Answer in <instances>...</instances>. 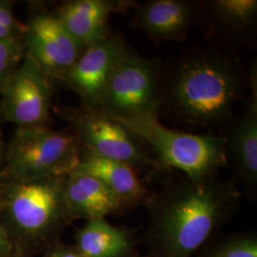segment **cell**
I'll return each mask as SVG.
<instances>
[{
  "label": "cell",
  "mask_w": 257,
  "mask_h": 257,
  "mask_svg": "<svg viewBox=\"0 0 257 257\" xmlns=\"http://www.w3.org/2000/svg\"><path fill=\"white\" fill-rule=\"evenodd\" d=\"M161 116L192 130L221 134L246 100L248 68L237 54L191 46L162 64Z\"/></svg>",
  "instance_id": "1"
},
{
  "label": "cell",
  "mask_w": 257,
  "mask_h": 257,
  "mask_svg": "<svg viewBox=\"0 0 257 257\" xmlns=\"http://www.w3.org/2000/svg\"><path fill=\"white\" fill-rule=\"evenodd\" d=\"M234 180L219 175L203 180L175 178L150 195L147 257H192L238 209Z\"/></svg>",
  "instance_id": "2"
},
{
  "label": "cell",
  "mask_w": 257,
  "mask_h": 257,
  "mask_svg": "<svg viewBox=\"0 0 257 257\" xmlns=\"http://www.w3.org/2000/svg\"><path fill=\"white\" fill-rule=\"evenodd\" d=\"M66 177L29 182L0 178V215L16 252L29 257L54 246L74 222L65 201Z\"/></svg>",
  "instance_id": "3"
},
{
  "label": "cell",
  "mask_w": 257,
  "mask_h": 257,
  "mask_svg": "<svg viewBox=\"0 0 257 257\" xmlns=\"http://www.w3.org/2000/svg\"><path fill=\"white\" fill-rule=\"evenodd\" d=\"M125 125L143 141L161 171L174 169L193 180H203L229 166L226 139L221 134L167 128L159 120Z\"/></svg>",
  "instance_id": "4"
},
{
  "label": "cell",
  "mask_w": 257,
  "mask_h": 257,
  "mask_svg": "<svg viewBox=\"0 0 257 257\" xmlns=\"http://www.w3.org/2000/svg\"><path fill=\"white\" fill-rule=\"evenodd\" d=\"M80 162V144L71 131L17 128L5 152L0 178L19 182L71 175Z\"/></svg>",
  "instance_id": "5"
},
{
  "label": "cell",
  "mask_w": 257,
  "mask_h": 257,
  "mask_svg": "<svg viewBox=\"0 0 257 257\" xmlns=\"http://www.w3.org/2000/svg\"><path fill=\"white\" fill-rule=\"evenodd\" d=\"M161 74L162 63L159 59L131 52L114 67L96 110L124 124L159 120Z\"/></svg>",
  "instance_id": "6"
},
{
  "label": "cell",
  "mask_w": 257,
  "mask_h": 257,
  "mask_svg": "<svg viewBox=\"0 0 257 257\" xmlns=\"http://www.w3.org/2000/svg\"><path fill=\"white\" fill-rule=\"evenodd\" d=\"M53 110L70 126L80 148L92 155L127 163L138 173L161 172L146 145L131 128L101 110L56 104Z\"/></svg>",
  "instance_id": "7"
},
{
  "label": "cell",
  "mask_w": 257,
  "mask_h": 257,
  "mask_svg": "<svg viewBox=\"0 0 257 257\" xmlns=\"http://www.w3.org/2000/svg\"><path fill=\"white\" fill-rule=\"evenodd\" d=\"M22 43L25 54L37 61L55 87L84 51L54 10L48 9L40 2L30 4Z\"/></svg>",
  "instance_id": "8"
},
{
  "label": "cell",
  "mask_w": 257,
  "mask_h": 257,
  "mask_svg": "<svg viewBox=\"0 0 257 257\" xmlns=\"http://www.w3.org/2000/svg\"><path fill=\"white\" fill-rule=\"evenodd\" d=\"M54 89L37 61L25 55L0 92L2 119L18 128L49 127Z\"/></svg>",
  "instance_id": "9"
},
{
  "label": "cell",
  "mask_w": 257,
  "mask_h": 257,
  "mask_svg": "<svg viewBox=\"0 0 257 257\" xmlns=\"http://www.w3.org/2000/svg\"><path fill=\"white\" fill-rule=\"evenodd\" d=\"M198 25L211 47L235 54L241 49L252 50L257 41V1H200Z\"/></svg>",
  "instance_id": "10"
},
{
  "label": "cell",
  "mask_w": 257,
  "mask_h": 257,
  "mask_svg": "<svg viewBox=\"0 0 257 257\" xmlns=\"http://www.w3.org/2000/svg\"><path fill=\"white\" fill-rule=\"evenodd\" d=\"M134 50L115 33L84 49L58 86L74 92L80 105L97 109L103 90L120 59Z\"/></svg>",
  "instance_id": "11"
},
{
  "label": "cell",
  "mask_w": 257,
  "mask_h": 257,
  "mask_svg": "<svg viewBox=\"0 0 257 257\" xmlns=\"http://www.w3.org/2000/svg\"><path fill=\"white\" fill-rule=\"evenodd\" d=\"M249 87L244 112L231 122L223 136L229 165L234 181L243 186L247 195L254 200L257 193V64L248 65Z\"/></svg>",
  "instance_id": "12"
},
{
  "label": "cell",
  "mask_w": 257,
  "mask_h": 257,
  "mask_svg": "<svg viewBox=\"0 0 257 257\" xmlns=\"http://www.w3.org/2000/svg\"><path fill=\"white\" fill-rule=\"evenodd\" d=\"M132 26L142 31L155 44L182 41L199 23L200 1L150 0L134 7Z\"/></svg>",
  "instance_id": "13"
},
{
  "label": "cell",
  "mask_w": 257,
  "mask_h": 257,
  "mask_svg": "<svg viewBox=\"0 0 257 257\" xmlns=\"http://www.w3.org/2000/svg\"><path fill=\"white\" fill-rule=\"evenodd\" d=\"M136 4L131 0H70L58 4L54 12L71 36L86 49L110 35L112 14L126 13Z\"/></svg>",
  "instance_id": "14"
},
{
  "label": "cell",
  "mask_w": 257,
  "mask_h": 257,
  "mask_svg": "<svg viewBox=\"0 0 257 257\" xmlns=\"http://www.w3.org/2000/svg\"><path fill=\"white\" fill-rule=\"evenodd\" d=\"M73 173L92 175L117 198L123 211L147 205L150 194L138 171L127 163L92 155L80 148V162Z\"/></svg>",
  "instance_id": "15"
},
{
  "label": "cell",
  "mask_w": 257,
  "mask_h": 257,
  "mask_svg": "<svg viewBox=\"0 0 257 257\" xmlns=\"http://www.w3.org/2000/svg\"><path fill=\"white\" fill-rule=\"evenodd\" d=\"M66 205L75 219H106L123 211L121 204L100 180L92 175L72 173L66 177Z\"/></svg>",
  "instance_id": "16"
},
{
  "label": "cell",
  "mask_w": 257,
  "mask_h": 257,
  "mask_svg": "<svg viewBox=\"0 0 257 257\" xmlns=\"http://www.w3.org/2000/svg\"><path fill=\"white\" fill-rule=\"evenodd\" d=\"M137 243L132 231L97 219L77 230L74 248L83 257H132Z\"/></svg>",
  "instance_id": "17"
},
{
  "label": "cell",
  "mask_w": 257,
  "mask_h": 257,
  "mask_svg": "<svg viewBox=\"0 0 257 257\" xmlns=\"http://www.w3.org/2000/svg\"><path fill=\"white\" fill-rule=\"evenodd\" d=\"M198 257H257L253 233H238L211 242L201 248Z\"/></svg>",
  "instance_id": "18"
},
{
  "label": "cell",
  "mask_w": 257,
  "mask_h": 257,
  "mask_svg": "<svg viewBox=\"0 0 257 257\" xmlns=\"http://www.w3.org/2000/svg\"><path fill=\"white\" fill-rule=\"evenodd\" d=\"M25 55L22 41L0 39V92Z\"/></svg>",
  "instance_id": "19"
},
{
  "label": "cell",
  "mask_w": 257,
  "mask_h": 257,
  "mask_svg": "<svg viewBox=\"0 0 257 257\" xmlns=\"http://www.w3.org/2000/svg\"><path fill=\"white\" fill-rule=\"evenodd\" d=\"M24 23L14 14V2L0 0V39L22 41Z\"/></svg>",
  "instance_id": "20"
},
{
  "label": "cell",
  "mask_w": 257,
  "mask_h": 257,
  "mask_svg": "<svg viewBox=\"0 0 257 257\" xmlns=\"http://www.w3.org/2000/svg\"><path fill=\"white\" fill-rule=\"evenodd\" d=\"M42 257H83L74 246H68L62 243H56L54 246L47 248Z\"/></svg>",
  "instance_id": "21"
},
{
  "label": "cell",
  "mask_w": 257,
  "mask_h": 257,
  "mask_svg": "<svg viewBox=\"0 0 257 257\" xmlns=\"http://www.w3.org/2000/svg\"><path fill=\"white\" fill-rule=\"evenodd\" d=\"M14 253V245L0 215V257H11Z\"/></svg>",
  "instance_id": "22"
},
{
  "label": "cell",
  "mask_w": 257,
  "mask_h": 257,
  "mask_svg": "<svg viewBox=\"0 0 257 257\" xmlns=\"http://www.w3.org/2000/svg\"><path fill=\"white\" fill-rule=\"evenodd\" d=\"M5 145L3 142V138H2V132H1V127H0V173L2 171L3 164H4V158H5Z\"/></svg>",
  "instance_id": "23"
},
{
  "label": "cell",
  "mask_w": 257,
  "mask_h": 257,
  "mask_svg": "<svg viewBox=\"0 0 257 257\" xmlns=\"http://www.w3.org/2000/svg\"><path fill=\"white\" fill-rule=\"evenodd\" d=\"M11 257H25L24 255H22V254H20V253H19V252H16L15 251V253L12 255Z\"/></svg>",
  "instance_id": "24"
}]
</instances>
